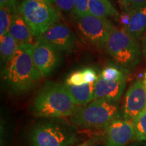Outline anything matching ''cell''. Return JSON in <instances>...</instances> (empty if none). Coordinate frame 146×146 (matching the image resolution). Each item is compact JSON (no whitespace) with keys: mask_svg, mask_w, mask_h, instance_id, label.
Returning a JSON list of instances; mask_svg holds the SVG:
<instances>
[{"mask_svg":"<svg viewBox=\"0 0 146 146\" xmlns=\"http://www.w3.org/2000/svg\"><path fill=\"white\" fill-rule=\"evenodd\" d=\"M54 3L64 12H72L74 10V0H54Z\"/></svg>","mask_w":146,"mask_h":146,"instance_id":"24","label":"cell"},{"mask_svg":"<svg viewBox=\"0 0 146 146\" xmlns=\"http://www.w3.org/2000/svg\"><path fill=\"white\" fill-rule=\"evenodd\" d=\"M143 50H144V53H145V56H146V36H145V39H144V40H143Z\"/></svg>","mask_w":146,"mask_h":146,"instance_id":"31","label":"cell"},{"mask_svg":"<svg viewBox=\"0 0 146 146\" xmlns=\"http://www.w3.org/2000/svg\"><path fill=\"white\" fill-rule=\"evenodd\" d=\"M146 108V87L143 81H135L125 96L123 116L125 119L133 120Z\"/></svg>","mask_w":146,"mask_h":146,"instance_id":"9","label":"cell"},{"mask_svg":"<svg viewBox=\"0 0 146 146\" xmlns=\"http://www.w3.org/2000/svg\"><path fill=\"white\" fill-rule=\"evenodd\" d=\"M14 15L9 9L0 7V37L9 33Z\"/></svg>","mask_w":146,"mask_h":146,"instance_id":"19","label":"cell"},{"mask_svg":"<svg viewBox=\"0 0 146 146\" xmlns=\"http://www.w3.org/2000/svg\"><path fill=\"white\" fill-rule=\"evenodd\" d=\"M105 47L114 61L124 68H133L139 62L141 54L139 43L124 28L115 27Z\"/></svg>","mask_w":146,"mask_h":146,"instance_id":"4","label":"cell"},{"mask_svg":"<svg viewBox=\"0 0 146 146\" xmlns=\"http://www.w3.org/2000/svg\"><path fill=\"white\" fill-rule=\"evenodd\" d=\"M72 13L76 16H83L89 14V0H74Z\"/></svg>","mask_w":146,"mask_h":146,"instance_id":"21","label":"cell"},{"mask_svg":"<svg viewBox=\"0 0 146 146\" xmlns=\"http://www.w3.org/2000/svg\"><path fill=\"white\" fill-rule=\"evenodd\" d=\"M39 38L60 52H70L76 45L75 35L68 27L59 22L53 25Z\"/></svg>","mask_w":146,"mask_h":146,"instance_id":"10","label":"cell"},{"mask_svg":"<svg viewBox=\"0 0 146 146\" xmlns=\"http://www.w3.org/2000/svg\"><path fill=\"white\" fill-rule=\"evenodd\" d=\"M129 21H130V12L124 11L123 13L120 16V22L123 26V28L125 29L129 25Z\"/></svg>","mask_w":146,"mask_h":146,"instance_id":"27","label":"cell"},{"mask_svg":"<svg viewBox=\"0 0 146 146\" xmlns=\"http://www.w3.org/2000/svg\"><path fill=\"white\" fill-rule=\"evenodd\" d=\"M86 84L84 81L82 70H76L72 72L66 79L65 85L68 86H79Z\"/></svg>","mask_w":146,"mask_h":146,"instance_id":"22","label":"cell"},{"mask_svg":"<svg viewBox=\"0 0 146 146\" xmlns=\"http://www.w3.org/2000/svg\"><path fill=\"white\" fill-rule=\"evenodd\" d=\"M79 31L91 43L96 46H104L115 27L108 18L96 17L88 14L83 16H74Z\"/></svg>","mask_w":146,"mask_h":146,"instance_id":"7","label":"cell"},{"mask_svg":"<svg viewBox=\"0 0 146 146\" xmlns=\"http://www.w3.org/2000/svg\"><path fill=\"white\" fill-rule=\"evenodd\" d=\"M126 80L108 81L98 77L95 82L94 100L104 99L117 102L125 89Z\"/></svg>","mask_w":146,"mask_h":146,"instance_id":"12","label":"cell"},{"mask_svg":"<svg viewBox=\"0 0 146 146\" xmlns=\"http://www.w3.org/2000/svg\"><path fill=\"white\" fill-rule=\"evenodd\" d=\"M66 85L47 82L38 93L33 104V112L43 118L72 116L76 110Z\"/></svg>","mask_w":146,"mask_h":146,"instance_id":"2","label":"cell"},{"mask_svg":"<svg viewBox=\"0 0 146 146\" xmlns=\"http://www.w3.org/2000/svg\"><path fill=\"white\" fill-rule=\"evenodd\" d=\"M118 2H119L120 4L123 5V0H118Z\"/></svg>","mask_w":146,"mask_h":146,"instance_id":"33","label":"cell"},{"mask_svg":"<svg viewBox=\"0 0 146 146\" xmlns=\"http://www.w3.org/2000/svg\"><path fill=\"white\" fill-rule=\"evenodd\" d=\"M35 1H43V2H45L49 3V4L54 5V0H35Z\"/></svg>","mask_w":146,"mask_h":146,"instance_id":"30","label":"cell"},{"mask_svg":"<svg viewBox=\"0 0 146 146\" xmlns=\"http://www.w3.org/2000/svg\"><path fill=\"white\" fill-rule=\"evenodd\" d=\"M66 87L76 105L85 106L94 100L95 83L84 84L79 86L66 85Z\"/></svg>","mask_w":146,"mask_h":146,"instance_id":"15","label":"cell"},{"mask_svg":"<svg viewBox=\"0 0 146 146\" xmlns=\"http://www.w3.org/2000/svg\"><path fill=\"white\" fill-rule=\"evenodd\" d=\"M19 5L18 0H0V7L9 9L14 14L18 12Z\"/></svg>","mask_w":146,"mask_h":146,"instance_id":"26","label":"cell"},{"mask_svg":"<svg viewBox=\"0 0 146 146\" xmlns=\"http://www.w3.org/2000/svg\"><path fill=\"white\" fill-rule=\"evenodd\" d=\"M129 12L130 21L125 29L138 40L146 31V5Z\"/></svg>","mask_w":146,"mask_h":146,"instance_id":"14","label":"cell"},{"mask_svg":"<svg viewBox=\"0 0 146 146\" xmlns=\"http://www.w3.org/2000/svg\"><path fill=\"white\" fill-rule=\"evenodd\" d=\"M89 14L96 17L117 18L119 14L110 0H89Z\"/></svg>","mask_w":146,"mask_h":146,"instance_id":"16","label":"cell"},{"mask_svg":"<svg viewBox=\"0 0 146 146\" xmlns=\"http://www.w3.org/2000/svg\"><path fill=\"white\" fill-rule=\"evenodd\" d=\"M34 45L21 44L10 62L5 64L2 76L8 88L23 94L37 85L40 75L33 60Z\"/></svg>","mask_w":146,"mask_h":146,"instance_id":"1","label":"cell"},{"mask_svg":"<svg viewBox=\"0 0 146 146\" xmlns=\"http://www.w3.org/2000/svg\"><path fill=\"white\" fill-rule=\"evenodd\" d=\"M84 81L85 83H95L98 80L96 72L92 68H85L82 70Z\"/></svg>","mask_w":146,"mask_h":146,"instance_id":"25","label":"cell"},{"mask_svg":"<svg viewBox=\"0 0 146 146\" xmlns=\"http://www.w3.org/2000/svg\"><path fill=\"white\" fill-rule=\"evenodd\" d=\"M128 146H146V141H137L129 144Z\"/></svg>","mask_w":146,"mask_h":146,"instance_id":"29","label":"cell"},{"mask_svg":"<svg viewBox=\"0 0 146 146\" xmlns=\"http://www.w3.org/2000/svg\"><path fill=\"white\" fill-rule=\"evenodd\" d=\"M18 13L30 26L34 36L37 38L59 21V14L54 5L43 1L23 0Z\"/></svg>","mask_w":146,"mask_h":146,"instance_id":"5","label":"cell"},{"mask_svg":"<svg viewBox=\"0 0 146 146\" xmlns=\"http://www.w3.org/2000/svg\"><path fill=\"white\" fill-rule=\"evenodd\" d=\"M120 116L116 102L96 99L85 106L76 108L70 120L73 125L90 129L106 127L114 120L121 118Z\"/></svg>","mask_w":146,"mask_h":146,"instance_id":"3","label":"cell"},{"mask_svg":"<svg viewBox=\"0 0 146 146\" xmlns=\"http://www.w3.org/2000/svg\"><path fill=\"white\" fill-rule=\"evenodd\" d=\"M143 83L145 84V87H146V70H145V74H144V80H143Z\"/></svg>","mask_w":146,"mask_h":146,"instance_id":"32","label":"cell"},{"mask_svg":"<svg viewBox=\"0 0 146 146\" xmlns=\"http://www.w3.org/2000/svg\"><path fill=\"white\" fill-rule=\"evenodd\" d=\"M33 60L40 77H45L59 66L62 56L59 50L41 38H37L34 45Z\"/></svg>","mask_w":146,"mask_h":146,"instance_id":"8","label":"cell"},{"mask_svg":"<svg viewBox=\"0 0 146 146\" xmlns=\"http://www.w3.org/2000/svg\"><path fill=\"white\" fill-rule=\"evenodd\" d=\"M135 130V139L146 141V108L133 120Z\"/></svg>","mask_w":146,"mask_h":146,"instance_id":"18","label":"cell"},{"mask_svg":"<svg viewBox=\"0 0 146 146\" xmlns=\"http://www.w3.org/2000/svg\"><path fill=\"white\" fill-rule=\"evenodd\" d=\"M9 33L20 44H31L33 33L31 27L19 13L14 16Z\"/></svg>","mask_w":146,"mask_h":146,"instance_id":"13","label":"cell"},{"mask_svg":"<svg viewBox=\"0 0 146 146\" xmlns=\"http://www.w3.org/2000/svg\"><path fill=\"white\" fill-rule=\"evenodd\" d=\"M0 38L1 60L5 64L10 61L21 44L9 33Z\"/></svg>","mask_w":146,"mask_h":146,"instance_id":"17","label":"cell"},{"mask_svg":"<svg viewBox=\"0 0 146 146\" xmlns=\"http://www.w3.org/2000/svg\"><path fill=\"white\" fill-rule=\"evenodd\" d=\"M146 5V0H123L124 11L129 12Z\"/></svg>","mask_w":146,"mask_h":146,"instance_id":"23","label":"cell"},{"mask_svg":"<svg viewBox=\"0 0 146 146\" xmlns=\"http://www.w3.org/2000/svg\"><path fill=\"white\" fill-rule=\"evenodd\" d=\"M77 139L72 129L54 122L39 123L30 133L33 146H71Z\"/></svg>","mask_w":146,"mask_h":146,"instance_id":"6","label":"cell"},{"mask_svg":"<svg viewBox=\"0 0 146 146\" xmlns=\"http://www.w3.org/2000/svg\"><path fill=\"white\" fill-rule=\"evenodd\" d=\"M95 141L94 139H89L87 141H83V143L78 144L76 146H91V145H94Z\"/></svg>","mask_w":146,"mask_h":146,"instance_id":"28","label":"cell"},{"mask_svg":"<svg viewBox=\"0 0 146 146\" xmlns=\"http://www.w3.org/2000/svg\"><path fill=\"white\" fill-rule=\"evenodd\" d=\"M105 129L106 146H127L135 139L133 120L124 118H118Z\"/></svg>","mask_w":146,"mask_h":146,"instance_id":"11","label":"cell"},{"mask_svg":"<svg viewBox=\"0 0 146 146\" xmlns=\"http://www.w3.org/2000/svg\"><path fill=\"white\" fill-rule=\"evenodd\" d=\"M102 79L108 81H120L126 80L125 74L116 67L110 66L102 70L101 74L99 76Z\"/></svg>","mask_w":146,"mask_h":146,"instance_id":"20","label":"cell"},{"mask_svg":"<svg viewBox=\"0 0 146 146\" xmlns=\"http://www.w3.org/2000/svg\"><path fill=\"white\" fill-rule=\"evenodd\" d=\"M91 146H96V145H91Z\"/></svg>","mask_w":146,"mask_h":146,"instance_id":"34","label":"cell"}]
</instances>
